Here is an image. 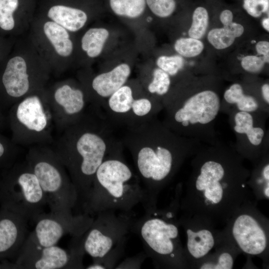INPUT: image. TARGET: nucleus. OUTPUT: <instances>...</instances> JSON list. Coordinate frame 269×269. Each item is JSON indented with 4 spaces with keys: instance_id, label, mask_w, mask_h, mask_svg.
I'll list each match as a JSON object with an SVG mask.
<instances>
[{
    "instance_id": "f3484780",
    "label": "nucleus",
    "mask_w": 269,
    "mask_h": 269,
    "mask_svg": "<svg viewBox=\"0 0 269 269\" xmlns=\"http://www.w3.org/2000/svg\"><path fill=\"white\" fill-rule=\"evenodd\" d=\"M131 73L129 65L123 63L96 75L81 74L80 82L87 93L90 107L101 111L107 100L128 82Z\"/></svg>"
},
{
    "instance_id": "4468645a",
    "label": "nucleus",
    "mask_w": 269,
    "mask_h": 269,
    "mask_svg": "<svg viewBox=\"0 0 269 269\" xmlns=\"http://www.w3.org/2000/svg\"><path fill=\"white\" fill-rule=\"evenodd\" d=\"M46 95L55 128L60 133L79 121L87 112L90 104L83 85L72 79L46 87Z\"/></svg>"
},
{
    "instance_id": "f257e3e1",
    "label": "nucleus",
    "mask_w": 269,
    "mask_h": 269,
    "mask_svg": "<svg viewBox=\"0 0 269 269\" xmlns=\"http://www.w3.org/2000/svg\"><path fill=\"white\" fill-rule=\"evenodd\" d=\"M113 126L101 111L91 107L77 123L60 132L52 147L66 169L78 195V204L86 202L100 165L123 146Z\"/></svg>"
},
{
    "instance_id": "20e7f679",
    "label": "nucleus",
    "mask_w": 269,
    "mask_h": 269,
    "mask_svg": "<svg viewBox=\"0 0 269 269\" xmlns=\"http://www.w3.org/2000/svg\"><path fill=\"white\" fill-rule=\"evenodd\" d=\"M51 71L28 36L16 38L0 64V107L9 109L29 94L44 88Z\"/></svg>"
},
{
    "instance_id": "f8f14e48",
    "label": "nucleus",
    "mask_w": 269,
    "mask_h": 269,
    "mask_svg": "<svg viewBox=\"0 0 269 269\" xmlns=\"http://www.w3.org/2000/svg\"><path fill=\"white\" fill-rule=\"evenodd\" d=\"M133 214L112 210L97 214L89 229L80 237L85 254L96 260L110 252L131 232L135 220Z\"/></svg>"
},
{
    "instance_id": "a18cd8bd",
    "label": "nucleus",
    "mask_w": 269,
    "mask_h": 269,
    "mask_svg": "<svg viewBox=\"0 0 269 269\" xmlns=\"http://www.w3.org/2000/svg\"><path fill=\"white\" fill-rule=\"evenodd\" d=\"M2 110L0 107V130L4 127L5 123L7 122Z\"/></svg>"
},
{
    "instance_id": "6e6552de",
    "label": "nucleus",
    "mask_w": 269,
    "mask_h": 269,
    "mask_svg": "<svg viewBox=\"0 0 269 269\" xmlns=\"http://www.w3.org/2000/svg\"><path fill=\"white\" fill-rule=\"evenodd\" d=\"M144 215L135 219L131 229L140 239L147 257L157 265L177 267L181 260L179 231L172 220L171 211L144 210Z\"/></svg>"
},
{
    "instance_id": "4c0bfd02",
    "label": "nucleus",
    "mask_w": 269,
    "mask_h": 269,
    "mask_svg": "<svg viewBox=\"0 0 269 269\" xmlns=\"http://www.w3.org/2000/svg\"><path fill=\"white\" fill-rule=\"evenodd\" d=\"M16 39L0 35V64L10 52Z\"/></svg>"
},
{
    "instance_id": "7c9ffc66",
    "label": "nucleus",
    "mask_w": 269,
    "mask_h": 269,
    "mask_svg": "<svg viewBox=\"0 0 269 269\" xmlns=\"http://www.w3.org/2000/svg\"><path fill=\"white\" fill-rule=\"evenodd\" d=\"M174 47L181 56L193 57L202 52L204 44L199 39L191 37L180 38L175 41Z\"/></svg>"
},
{
    "instance_id": "473e14b6",
    "label": "nucleus",
    "mask_w": 269,
    "mask_h": 269,
    "mask_svg": "<svg viewBox=\"0 0 269 269\" xmlns=\"http://www.w3.org/2000/svg\"><path fill=\"white\" fill-rule=\"evenodd\" d=\"M156 63L158 68L170 76H174L183 67L184 60L180 55L161 56L157 58Z\"/></svg>"
},
{
    "instance_id": "6ab92c4d",
    "label": "nucleus",
    "mask_w": 269,
    "mask_h": 269,
    "mask_svg": "<svg viewBox=\"0 0 269 269\" xmlns=\"http://www.w3.org/2000/svg\"><path fill=\"white\" fill-rule=\"evenodd\" d=\"M232 234L239 248L246 254L260 255L267 248V237L264 230L249 214H241L236 219Z\"/></svg>"
},
{
    "instance_id": "72a5a7b5",
    "label": "nucleus",
    "mask_w": 269,
    "mask_h": 269,
    "mask_svg": "<svg viewBox=\"0 0 269 269\" xmlns=\"http://www.w3.org/2000/svg\"><path fill=\"white\" fill-rule=\"evenodd\" d=\"M146 2L150 10L160 17L170 16L176 8L174 0H146Z\"/></svg>"
},
{
    "instance_id": "5701e85b",
    "label": "nucleus",
    "mask_w": 269,
    "mask_h": 269,
    "mask_svg": "<svg viewBox=\"0 0 269 269\" xmlns=\"http://www.w3.org/2000/svg\"><path fill=\"white\" fill-rule=\"evenodd\" d=\"M109 36V32L105 28L91 27L81 36L80 49L87 58H97L101 54Z\"/></svg>"
},
{
    "instance_id": "37998d69",
    "label": "nucleus",
    "mask_w": 269,
    "mask_h": 269,
    "mask_svg": "<svg viewBox=\"0 0 269 269\" xmlns=\"http://www.w3.org/2000/svg\"><path fill=\"white\" fill-rule=\"evenodd\" d=\"M262 94L265 103L269 105V85L266 83L263 85L261 88Z\"/></svg>"
},
{
    "instance_id": "ddd939ff",
    "label": "nucleus",
    "mask_w": 269,
    "mask_h": 269,
    "mask_svg": "<svg viewBox=\"0 0 269 269\" xmlns=\"http://www.w3.org/2000/svg\"><path fill=\"white\" fill-rule=\"evenodd\" d=\"M85 254L79 236L72 237L67 250L57 245L39 247L25 240L14 263L18 269H85Z\"/></svg>"
},
{
    "instance_id": "a19ab883",
    "label": "nucleus",
    "mask_w": 269,
    "mask_h": 269,
    "mask_svg": "<svg viewBox=\"0 0 269 269\" xmlns=\"http://www.w3.org/2000/svg\"><path fill=\"white\" fill-rule=\"evenodd\" d=\"M227 29L236 38L241 36L244 33V28L243 26L239 23L232 22L226 26H223Z\"/></svg>"
},
{
    "instance_id": "e433bc0d",
    "label": "nucleus",
    "mask_w": 269,
    "mask_h": 269,
    "mask_svg": "<svg viewBox=\"0 0 269 269\" xmlns=\"http://www.w3.org/2000/svg\"><path fill=\"white\" fill-rule=\"evenodd\" d=\"M147 257L144 252H140L136 255L125 259L121 263L118 264L115 269H140Z\"/></svg>"
},
{
    "instance_id": "c9c22d12",
    "label": "nucleus",
    "mask_w": 269,
    "mask_h": 269,
    "mask_svg": "<svg viewBox=\"0 0 269 269\" xmlns=\"http://www.w3.org/2000/svg\"><path fill=\"white\" fill-rule=\"evenodd\" d=\"M234 262L231 255L228 253H222L217 260V263H206L202 265L200 269H231L233 268Z\"/></svg>"
},
{
    "instance_id": "f03ea898",
    "label": "nucleus",
    "mask_w": 269,
    "mask_h": 269,
    "mask_svg": "<svg viewBox=\"0 0 269 269\" xmlns=\"http://www.w3.org/2000/svg\"><path fill=\"white\" fill-rule=\"evenodd\" d=\"M132 156L148 199V208H156V197L171 178L190 146V139L153 118L127 128L122 142Z\"/></svg>"
},
{
    "instance_id": "c756f323",
    "label": "nucleus",
    "mask_w": 269,
    "mask_h": 269,
    "mask_svg": "<svg viewBox=\"0 0 269 269\" xmlns=\"http://www.w3.org/2000/svg\"><path fill=\"white\" fill-rule=\"evenodd\" d=\"M209 21L207 10L203 7H197L192 15V22L188 31L190 37L199 39L205 34Z\"/></svg>"
},
{
    "instance_id": "9d476101",
    "label": "nucleus",
    "mask_w": 269,
    "mask_h": 269,
    "mask_svg": "<svg viewBox=\"0 0 269 269\" xmlns=\"http://www.w3.org/2000/svg\"><path fill=\"white\" fill-rule=\"evenodd\" d=\"M72 33L42 15L34 18L27 36L51 74H63L71 66L76 45Z\"/></svg>"
},
{
    "instance_id": "c03bdc74",
    "label": "nucleus",
    "mask_w": 269,
    "mask_h": 269,
    "mask_svg": "<svg viewBox=\"0 0 269 269\" xmlns=\"http://www.w3.org/2000/svg\"><path fill=\"white\" fill-rule=\"evenodd\" d=\"M262 12H269V0H258Z\"/></svg>"
},
{
    "instance_id": "ea45409f",
    "label": "nucleus",
    "mask_w": 269,
    "mask_h": 269,
    "mask_svg": "<svg viewBox=\"0 0 269 269\" xmlns=\"http://www.w3.org/2000/svg\"><path fill=\"white\" fill-rule=\"evenodd\" d=\"M256 49L258 54L262 55L265 63H269V42L267 41H260L256 44Z\"/></svg>"
},
{
    "instance_id": "0eeeda50",
    "label": "nucleus",
    "mask_w": 269,
    "mask_h": 269,
    "mask_svg": "<svg viewBox=\"0 0 269 269\" xmlns=\"http://www.w3.org/2000/svg\"><path fill=\"white\" fill-rule=\"evenodd\" d=\"M162 104L166 112L163 123L186 137L198 135L200 132L211 127L221 107L219 95L211 90L200 91L184 99L167 97Z\"/></svg>"
},
{
    "instance_id": "2f4dec72",
    "label": "nucleus",
    "mask_w": 269,
    "mask_h": 269,
    "mask_svg": "<svg viewBox=\"0 0 269 269\" xmlns=\"http://www.w3.org/2000/svg\"><path fill=\"white\" fill-rule=\"evenodd\" d=\"M209 42L217 49L229 47L234 43L235 38L226 28H213L209 31L207 36Z\"/></svg>"
},
{
    "instance_id": "f704fd0d",
    "label": "nucleus",
    "mask_w": 269,
    "mask_h": 269,
    "mask_svg": "<svg viewBox=\"0 0 269 269\" xmlns=\"http://www.w3.org/2000/svg\"><path fill=\"white\" fill-rule=\"evenodd\" d=\"M265 63L262 57L248 55L242 59L241 66L247 72L258 73L262 70Z\"/></svg>"
},
{
    "instance_id": "cd10ccee",
    "label": "nucleus",
    "mask_w": 269,
    "mask_h": 269,
    "mask_svg": "<svg viewBox=\"0 0 269 269\" xmlns=\"http://www.w3.org/2000/svg\"><path fill=\"white\" fill-rule=\"evenodd\" d=\"M127 239V237L124 238L103 257L93 260L92 263L85 269H109L115 268L119 260L125 253Z\"/></svg>"
},
{
    "instance_id": "58836bf2",
    "label": "nucleus",
    "mask_w": 269,
    "mask_h": 269,
    "mask_svg": "<svg viewBox=\"0 0 269 269\" xmlns=\"http://www.w3.org/2000/svg\"><path fill=\"white\" fill-rule=\"evenodd\" d=\"M243 7L250 15L254 17H260L263 13L258 0H244Z\"/></svg>"
},
{
    "instance_id": "aec40b11",
    "label": "nucleus",
    "mask_w": 269,
    "mask_h": 269,
    "mask_svg": "<svg viewBox=\"0 0 269 269\" xmlns=\"http://www.w3.org/2000/svg\"><path fill=\"white\" fill-rule=\"evenodd\" d=\"M21 5V0H0V35L16 39L28 32L34 16Z\"/></svg>"
},
{
    "instance_id": "7ed1b4c3",
    "label": "nucleus",
    "mask_w": 269,
    "mask_h": 269,
    "mask_svg": "<svg viewBox=\"0 0 269 269\" xmlns=\"http://www.w3.org/2000/svg\"><path fill=\"white\" fill-rule=\"evenodd\" d=\"M123 145L109 154L97 170L88 198L82 207L91 216L108 210L130 213L141 204L148 207L146 192L123 153Z\"/></svg>"
},
{
    "instance_id": "412c9836",
    "label": "nucleus",
    "mask_w": 269,
    "mask_h": 269,
    "mask_svg": "<svg viewBox=\"0 0 269 269\" xmlns=\"http://www.w3.org/2000/svg\"><path fill=\"white\" fill-rule=\"evenodd\" d=\"M41 15L75 33L87 24L89 16L83 9L63 3L50 5Z\"/></svg>"
},
{
    "instance_id": "2eb2a0df",
    "label": "nucleus",
    "mask_w": 269,
    "mask_h": 269,
    "mask_svg": "<svg viewBox=\"0 0 269 269\" xmlns=\"http://www.w3.org/2000/svg\"><path fill=\"white\" fill-rule=\"evenodd\" d=\"M94 218L83 213L77 215L50 212H42L32 221L34 229L26 240L39 247L57 245L64 236H80L89 229Z\"/></svg>"
},
{
    "instance_id": "a211bd4d",
    "label": "nucleus",
    "mask_w": 269,
    "mask_h": 269,
    "mask_svg": "<svg viewBox=\"0 0 269 269\" xmlns=\"http://www.w3.org/2000/svg\"><path fill=\"white\" fill-rule=\"evenodd\" d=\"M28 220L3 207L0 208V261L14 262L28 235Z\"/></svg>"
},
{
    "instance_id": "49530a36",
    "label": "nucleus",
    "mask_w": 269,
    "mask_h": 269,
    "mask_svg": "<svg viewBox=\"0 0 269 269\" xmlns=\"http://www.w3.org/2000/svg\"><path fill=\"white\" fill-rule=\"evenodd\" d=\"M262 25L267 31H269V18L268 17L263 19Z\"/></svg>"
},
{
    "instance_id": "393cba45",
    "label": "nucleus",
    "mask_w": 269,
    "mask_h": 269,
    "mask_svg": "<svg viewBox=\"0 0 269 269\" xmlns=\"http://www.w3.org/2000/svg\"><path fill=\"white\" fill-rule=\"evenodd\" d=\"M225 101L229 104L235 105L238 111L259 113V102L254 96L245 94L242 86L238 83L230 86L224 94Z\"/></svg>"
},
{
    "instance_id": "a878e982",
    "label": "nucleus",
    "mask_w": 269,
    "mask_h": 269,
    "mask_svg": "<svg viewBox=\"0 0 269 269\" xmlns=\"http://www.w3.org/2000/svg\"><path fill=\"white\" fill-rule=\"evenodd\" d=\"M171 84L170 76L157 67L153 70L148 80L144 81V90L150 96L161 102L160 98H162L163 100V97L168 94Z\"/></svg>"
},
{
    "instance_id": "bb28decb",
    "label": "nucleus",
    "mask_w": 269,
    "mask_h": 269,
    "mask_svg": "<svg viewBox=\"0 0 269 269\" xmlns=\"http://www.w3.org/2000/svg\"><path fill=\"white\" fill-rule=\"evenodd\" d=\"M145 4L146 0H110V6L116 14L129 18L140 16Z\"/></svg>"
},
{
    "instance_id": "dca6fc26",
    "label": "nucleus",
    "mask_w": 269,
    "mask_h": 269,
    "mask_svg": "<svg viewBox=\"0 0 269 269\" xmlns=\"http://www.w3.org/2000/svg\"><path fill=\"white\" fill-rule=\"evenodd\" d=\"M208 156L201 163L195 175V190L202 195L207 204L217 205L224 197V190L228 187L229 169L225 160L218 152Z\"/></svg>"
},
{
    "instance_id": "1a4fd4ad",
    "label": "nucleus",
    "mask_w": 269,
    "mask_h": 269,
    "mask_svg": "<svg viewBox=\"0 0 269 269\" xmlns=\"http://www.w3.org/2000/svg\"><path fill=\"white\" fill-rule=\"evenodd\" d=\"M47 204L39 181L27 163L15 162L0 174V205L33 221Z\"/></svg>"
},
{
    "instance_id": "79ce46f5",
    "label": "nucleus",
    "mask_w": 269,
    "mask_h": 269,
    "mask_svg": "<svg viewBox=\"0 0 269 269\" xmlns=\"http://www.w3.org/2000/svg\"><path fill=\"white\" fill-rule=\"evenodd\" d=\"M233 15L229 9L223 10L220 14V19L223 26H226L233 22Z\"/></svg>"
},
{
    "instance_id": "39448f33",
    "label": "nucleus",
    "mask_w": 269,
    "mask_h": 269,
    "mask_svg": "<svg viewBox=\"0 0 269 269\" xmlns=\"http://www.w3.org/2000/svg\"><path fill=\"white\" fill-rule=\"evenodd\" d=\"M25 161L36 176L50 211L72 213L78 195L68 173L52 147H29Z\"/></svg>"
},
{
    "instance_id": "4be33fe9",
    "label": "nucleus",
    "mask_w": 269,
    "mask_h": 269,
    "mask_svg": "<svg viewBox=\"0 0 269 269\" xmlns=\"http://www.w3.org/2000/svg\"><path fill=\"white\" fill-rule=\"evenodd\" d=\"M256 113L236 112L233 116V129L236 134L246 138L250 146L258 148L263 145L266 133L263 126L255 119Z\"/></svg>"
},
{
    "instance_id": "b1692460",
    "label": "nucleus",
    "mask_w": 269,
    "mask_h": 269,
    "mask_svg": "<svg viewBox=\"0 0 269 269\" xmlns=\"http://www.w3.org/2000/svg\"><path fill=\"white\" fill-rule=\"evenodd\" d=\"M186 233L187 250L195 259H200L206 255L214 246V237L208 230L201 229L195 232L188 229Z\"/></svg>"
},
{
    "instance_id": "c85d7f7f",
    "label": "nucleus",
    "mask_w": 269,
    "mask_h": 269,
    "mask_svg": "<svg viewBox=\"0 0 269 269\" xmlns=\"http://www.w3.org/2000/svg\"><path fill=\"white\" fill-rule=\"evenodd\" d=\"M18 153V145L0 133V174L16 162Z\"/></svg>"
},
{
    "instance_id": "9b49d317",
    "label": "nucleus",
    "mask_w": 269,
    "mask_h": 269,
    "mask_svg": "<svg viewBox=\"0 0 269 269\" xmlns=\"http://www.w3.org/2000/svg\"><path fill=\"white\" fill-rule=\"evenodd\" d=\"M127 82L106 101L101 111L114 127L126 128L143 123L163 109L162 103L144 90Z\"/></svg>"
},
{
    "instance_id": "423d86ee",
    "label": "nucleus",
    "mask_w": 269,
    "mask_h": 269,
    "mask_svg": "<svg viewBox=\"0 0 269 269\" xmlns=\"http://www.w3.org/2000/svg\"><path fill=\"white\" fill-rule=\"evenodd\" d=\"M46 87L26 96L9 109L6 122L10 139L18 146L49 145L54 140L55 126Z\"/></svg>"
}]
</instances>
